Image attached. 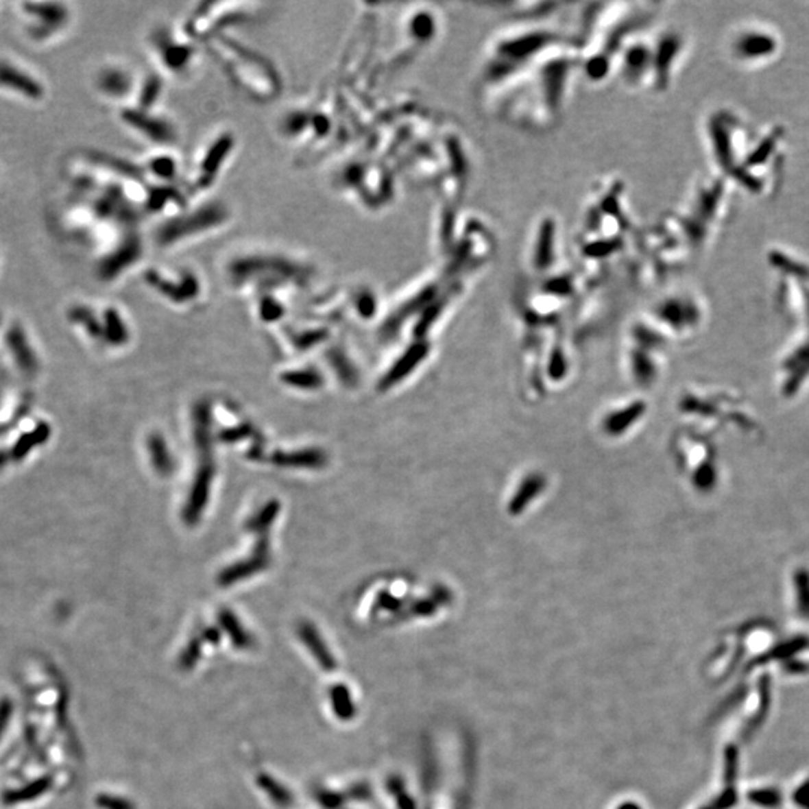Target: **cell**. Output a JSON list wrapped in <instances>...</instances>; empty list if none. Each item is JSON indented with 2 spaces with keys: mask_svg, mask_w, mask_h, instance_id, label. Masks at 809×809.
Instances as JSON below:
<instances>
[{
  "mask_svg": "<svg viewBox=\"0 0 809 809\" xmlns=\"http://www.w3.org/2000/svg\"><path fill=\"white\" fill-rule=\"evenodd\" d=\"M378 604L383 607V609H388V610H398L399 609V600L398 598H394L393 595H390L388 592H383L379 595V600Z\"/></svg>",
  "mask_w": 809,
  "mask_h": 809,
  "instance_id": "obj_34",
  "label": "cell"
},
{
  "mask_svg": "<svg viewBox=\"0 0 809 809\" xmlns=\"http://www.w3.org/2000/svg\"><path fill=\"white\" fill-rule=\"evenodd\" d=\"M200 653H201V643H200L198 638H193V640L188 646H186V649L182 653L180 666L183 668L193 667L200 658Z\"/></svg>",
  "mask_w": 809,
  "mask_h": 809,
  "instance_id": "obj_28",
  "label": "cell"
},
{
  "mask_svg": "<svg viewBox=\"0 0 809 809\" xmlns=\"http://www.w3.org/2000/svg\"><path fill=\"white\" fill-rule=\"evenodd\" d=\"M149 452L153 468L158 474L167 476L174 472V459L167 447L165 439L160 435H152L149 438Z\"/></svg>",
  "mask_w": 809,
  "mask_h": 809,
  "instance_id": "obj_14",
  "label": "cell"
},
{
  "mask_svg": "<svg viewBox=\"0 0 809 809\" xmlns=\"http://www.w3.org/2000/svg\"><path fill=\"white\" fill-rule=\"evenodd\" d=\"M210 424H212V412H210V404L207 402H201L193 411V438H195V445L200 450L201 455L210 457V448H212V433H210Z\"/></svg>",
  "mask_w": 809,
  "mask_h": 809,
  "instance_id": "obj_12",
  "label": "cell"
},
{
  "mask_svg": "<svg viewBox=\"0 0 809 809\" xmlns=\"http://www.w3.org/2000/svg\"><path fill=\"white\" fill-rule=\"evenodd\" d=\"M426 351H427V346L424 343H417L414 346H411L409 350L399 359V361L394 363V366L387 372V375L381 378V381H379V384H378L379 390L381 391L388 390V388H391L393 385L398 384L400 379L409 375L411 370L414 369L420 361H422Z\"/></svg>",
  "mask_w": 809,
  "mask_h": 809,
  "instance_id": "obj_9",
  "label": "cell"
},
{
  "mask_svg": "<svg viewBox=\"0 0 809 809\" xmlns=\"http://www.w3.org/2000/svg\"><path fill=\"white\" fill-rule=\"evenodd\" d=\"M730 58L745 68H762L781 56L782 38L775 27L762 21L743 23L727 39Z\"/></svg>",
  "mask_w": 809,
  "mask_h": 809,
  "instance_id": "obj_1",
  "label": "cell"
},
{
  "mask_svg": "<svg viewBox=\"0 0 809 809\" xmlns=\"http://www.w3.org/2000/svg\"><path fill=\"white\" fill-rule=\"evenodd\" d=\"M747 797L752 805L763 808V809H776V808H780L782 804L781 791L776 790V788H772V787L752 788L748 791Z\"/></svg>",
  "mask_w": 809,
  "mask_h": 809,
  "instance_id": "obj_20",
  "label": "cell"
},
{
  "mask_svg": "<svg viewBox=\"0 0 809 809\" xmlns=\"http://www.w3.org/2000/svg\"><path fill=\"white\" fill-rule=\"evenodd\" d=\"M98 806L102 809H135L129 800L110 795H101L98 797Z\"/></svg>",
  "mask_w": 809,
  "mask_h": 809,
  "instance_id": "obj_29",
  "label": "cell"
},
{
  "mask_svg": "<svg viewBox=\"0 0 809 809\" xmlns=\"http://www.w3.org/2000/svg\"><path fill=\"white\" fill-rule=\"evenodd\" d=\"M326 331H312V333H306L297 339L295 345L298 346V350H300V348L302 350H307L309 346L321 342L322 339H326Z\"/></svg>",
  "mask_w": 809,
  "mask_h": 809,
  "instance_id": "obj_30",
  "label": "cell"
},
{
  "mask_svg": "<svg viewBox=\"0 0 809 809\" xmlns=\"http://www.w3.org/2000/svg\"><path fill=\"white\" fill-rule=\"evenodd\" d=\"M614 69L628 87H649L652 77V40L629 39L620 48Z\"/></svg>",
  "mask_w": 809,
  "mask_h": 809,
  "instance_id": "obj_3",
  "label": "cell"
},
{
  "mask_svg": "<svg viewBox=\"0 0 809 809\" xmlns=\"http://www.w3.org/2000/svg\"><path fill=\"white\" fill-rule=\"evenodd\" d=\"M48 784H50V782H48L47 780L38 781L35 784H32V786L29 788H26V790H20V791L12 793V795L10 797H8L6 800H8V802H17V800L32 799V797H35V796H39L40 793L45 791V788L48 787Z\"/></svg>",
  "mask_w": 809,
  "mask_h": 809,
  "instance_id": "obj_27",
  "label": "cell"
},
{
  "mask_svg": "<svg viewBox=\"0 0 809 809\" xmlns=\"http://www.w3.org/2000/svg\"><path fill=\"white\" fill-rule=\"evenodd\" d=\"M282 315V309L279 307V304H274V303H269L265 302L261 307V317L265 321H273V319H278Z\"/></svg>",
  "mask_w": 809,
  "mask_h": 809,
  "instance_id": "obj_33",
  "label": "cell"
},
{
  "mask_svg": "<svg viewBox=\"0 0 809 809\" xmlns=\"http://www.w3.org/2000/svg\"><path fill=\"white\" fill-rule=\"evenodd\" d=\"M790 799L793 805L799 809H809V776L800 781L791 791Z\"/></svg>",
  "mask_w": 809,
  "mask_h": 809,
  "instance_id": "obj_25",
  "label": "cell"
},
{
  "mask_svg": "<svg viewBox=\"0 0 809 809\" xmlns=\"http://www.w3.org/2000/svg\"><path fill=\"white\" fill-rule=\"evenodd\" d=\"M269 538H267V533H264V535H260V540L256 541L254 556H250L241 562H236L226 566V568L219 574V577H217V583L221 586H230L237 583V581L249 579L255 576V574L261 572L269 566Z\"/></svg>",
  "mask_w": 809,
  "mask_h": 809,
  "instance_id": "obj_7",
  "label": "cell"
},
{
  "mask_svg": "<svg viewBox=\"0 0 809 809\" xmlns=\"http://www.w3.org/2000/svg\"><path fill=\"white\" fill-rule=\"evenodd\" d=\"M11 714H12L11 701L8 699L0 701V738H2L6 725H8V723H10Z\"/></svg>",
  "mask_w": 809,
  "mask_h": 809,
  "instance_id": "obj_32",
  "label": "cell"
},
{
  "mask_svg": "<svg viewBox=\"0 0 809 809\" xmlns=\"http://www.w3.org/2000/svg\"><path fill=\"white\" fill-rule=\"evenodd\" d=\"M0 83L17 92L26 93L30 98H39L40 93H43L38 83H35L29 75L23 74L21 71L10 67V64H0Z\"/></svg>",
  "mask_w": 809,
  "mask_h": 809,
  "instance_id": "obj_13",
  "label": "cell"
},
{
  "mask_svg": "<svg viewBox=\"0 0 809 809\" xmlns=\"http://www.w3.org/2000/svg\"><path fill=\"white\" fill-rule=\"evenodd\" d=\"M107 324L110 326L108 337L112 343H123L128 341V331L123 326V322H121V319L112 311L107 313Z\"/></svg>",
  "mask_w": 809,
  "mask_h": 809,
  "instance_id": "obj_24",
  "label": "cell"
},
{
  "mask_svg": "<svg viewBox=\"0 0 809 809\" xmlns=\"http://www.w3.org/2000/svg\"><path fill=\"white\" fill-rule=\"evenodd\" d=\"M202 636H204V640H208L212 643H219V640H221L219 631H217L216 628H208Z\"/></svg>",
  "mask_w": 809,
  "mask_h": 809,
  "instance_id": "obj_35",
  "label": "cell"
},
{
  "mask_svg": "<svg viewBox=\"0 0 809 809\" xmlns=\"http://www.w3.org/2000/svg\"><path fill=\"white\" fill-rule=\"evenodd\" d=\"M388 790H390L391 795L398 799L399 809H415L414 800H412L407 790H404L400 778H390V781H388Z\"/></svg>",
  "mask_w": 809,
  "mask_h": 809,
  "instance_id": "obj_23",
  "label": "cell"
},
{
  "mask_svg": "<svg viewBox=\"0 0 809 809\" xmlns=\"http://www.w3.org/2000/svg\"><path fill=\"white\" fill-rule=\"evenodd\" d=\"M298 637L302 638L304 646L309 649V652L313 655L315 660H317V662L322 668L331 671L337 667L333 655L327 649V644L324 643L318 631L315 629V627L311 625L309 622H302V624L298 625Z\"/></svg>",
  "mask_w": 809,
  "mask_h": 809,
  "instance_id": "obj_11",
  "label": "cell"
},
{
  "mask_svg": "<svg viewBox=\"0 0 809 809\" xmlns=\"http://www.w3.org/2000/svg\"><path fill=\"white\" fill-rule=\"evenodd\" d=\"M614 809H644V808L638 802H636V800H624V802H620L614 806Z\"/></svg>",
  "mask_w": 809,
  "mask_h": 809,
  "instance_id": "obj_36",
  "label": "cell"
},
{
  "mask_svg": "<svg viewBox=\"0 0 809 809\" xmlns=\"http://www.w3.org/2000/svg\"><path fill=\"white\" fill-rule=\"evenodd\" d=\"M769 675L758 676L757 682L740 694L738 699V714H739V734L742 738L751 736L757 728L762 725L771 710L772 701V685Z\"/></svg>",
  "mask_w": 809,
  "mask_h": 809,
  "instance_id": "obj_4",
  "label": "cell"
},
{
  "mask_svg": "<svg viewBox=\"0 0 809 809\" xmlns=\"http://www.w3.org/2000/svg\"><path fill=\"white\" fill-rule=\"evenodd\" d=\"M250 433H252V427H250L249 424H241V426H236V427H231V428H224V431L219 433V439L226 444H234V442L247 438Z\"/></svg>",
  "mask_w": 809,
  "mask_h": 809,
  "instance_id": "obj_26",
  "label": "cell"
},
{
  "mask_svg": "<svg viewBox=\"0 0 809 809\" xmlns=\"http://www.w3.org/2000/svg\"><path fill=\"white\" fill-rule=\"evenodd\" d=\"M280 379L289 387L303 388V390H317L324 384V378L313 369L285 372L282 374Z\"/></svg>",
  "mask_w": 809,
  "mask_h": 809,
  "instance_id": "obj_18",
  "label": "cell"
},
{
  "mask_svg": "<svg viewBox=\"0 0 809 809\" xmlns=\"http://www.w3.org/2000/svg\"><path fill=\"white\" fill-rule=\"evenodd\" d=\"M271 462L282 468H307L319 469L327 465V455L317 448H306L291 452L276 451L270 457Z\"/></svg>",
  "mask_w": 809,
  "mask_h": 809,
  "instance_id": "obj_10",
  "label": "cell"
},
{
  "mask_svg": "<svg viewBox=\"0 0 809 809\" xmlns=\"http://www.w3.org/2000/svg\"><path fill=\"white\" fill-rule=\"evenodd\" d=\"M557 258V225L553 217H546L537 226L531 243L529 264L533 270L546 271Z\"/></svg>",
  "mask_w": 809,
  "mask_h": 809,
  "instance_id": "obj_6",
  "label": "cell"
},
{
  "mask_svg": "<svg viewBox=\"0 0 809 809\" xmlns=\"http://www.w3.org/2000/svg\"><path fill=\"white\" fill-rule=\"evenodd\" d=\"M10 343L14 348H19V350H15V355H17V361L21 364L23 367H32L34 366V360H32V352L30 350H27V345L26 341H24L23 336L17 331H11L10 333Z\"/></svg>",
  "mask_w": 809,
  "mask_h": 809,
  "instance_id": "obj_22",
  "label": "cell"
},
{
  "mask_svg": "<svg viewBox=\"0 0 809 809\" xmlns=\"http://www.w3.org/2000/svg\"><path fill=\"white\" fill-rule=\"evenodd\" d=\"M219 622L221 627L226 631V634L230 636L232 644L236 646L237 649H249V647L254 644L252 637H250L247 631L241 627L239 619L236 618V614L231 610H221Z\"/></svg>",
  "mask_w": 809,
  "mask_h": 809,
  "instance_id": "obj_15",
  "label": "cell"
},
{
  "mask_svg": "<svg viewBox=\"0 0 809 809\" xmlns=\"http://www.w3.org/2000/svg\"><path fill=\"white\" fill-rule=\"evenodd\" d=\"M318 800H319V804L327 809H335V808H339L342 805V796L337 795V793L321 791V795L318 796Z\"/></svg>",
  "mask_w": 809,
  "mask_h": 809,
  "instance_id": "obj_31",
  "label": "cell"
},
{
  "mask_svg": "<svg viewBox=\"0 0 809 809\" xmlns=\"http://www.w3.org/2000/svg\"><path fill=\"white\" fill-rule=\"evenodd\" d=\"M258 784H260V787L271 797L274 805H279L282 808H288L293 805V796H291L279 782L270 778V776L260 775L258 776Z\"/></svg>",
  "mask_w": 809,
  "mask_h": 809,
  "instance_id": "obj_21",
  "label": "cell"
},
{
  "mask_svg": "<svg viewBox=\"0 0 809 809\" xmlns=\"http://www.w3.org/2000/svg\"><path fill=\"white\" fill-rule=\"evenodd\" d=\"M686 51V38L679 30L670 29L662 32L660 38L652 43V77L653 90H667L682 64Z\"/></svg>",
  "mask_w": 809,
  "mask_h": 809,
  "instance_id": "obj_2",
  "label": "cell"
},
{
  "mask_svg": "<svg viewBox=\"0 0 809 809\" xmlns=\"http://www.w3.org/2000/svg\"><path fill=\"white\" fill-rule=\"evenodd\" d=\"M279 509H280L279 500H270L269 504L263 507L260 511H258L254 517H250V519L246 522V529L249 532L264 535V533L269 531V528L273 524V522L276 520Z\"/></svg>",
  "mask_w": 809,
  "mask_h": 809,
  "instance_id": "obj_19",
  "label": "cell"
},
{
  "mask_svg": "<svg viewBox=\"0 0 809 809\" xmlns=\"http://www.w3.org/2000/svg\"><path fill=\"white\" fill-rule=\"evenodd\" d=\"M328 361L331 364V367L336 370V374L339 376V379L343 383V385L346 387H355L359 383V374L355 367L352 366V363L348 360L346 355L341 351V350H331L327 354Z\"/></svg>",
  "mask_w": 809,
  "mask_h": 809,
  "instance_id": "obj_17",
  "label": "cell"
},
{
  "mask_svg": "<svg viewBox=\"0 0 809 809\" xmlns=\"http://www.w3.org/2000/svg\"><path fill=\"white\" fill-rule=\"evenodd\" d=\"M330 701H331V708H333V712L337 715L339 719H342V721H350V719L355 715V706H354V701L351 699V692L345 685L339 684V685L331 688Z\"/></svg>",
  "mask_w": 809,
  "mask_h": 809,
  "instance_id": "obj_16",
  "label": "cell"
},
{
  "mask_svg": "<svg viewBox=\"0 0 809 809\" xmlns=\"http://www.w3.org/2000/svg\"><path fill=\"white\" fill-rule=\"evenodd\" d=\"M215 472L216 469L213 462L207 459L206 462L200 466L195 480L192 483L189 498L186 500V505L183 509V520L191 526L195 524L201 519V514L206 509Z\"/></svg>",
  "mask_w": 809,
  "mask_h": 809,
  "instance_id": "obj_8",
  "label": "cell"
},
{
  "mask_svg": "<svg viewBox=\"0 0 809 809\" xmlns=\"http://www.w3.org/2000/svg\"><path fill=\"white\" fill-rule=\"evenodd\" d=\"M739 751L736 745H728L723 752V772H721V788H718L716 795L706 800L705 805H700L697 809H734L739 800Z\"/></svg>",
  "mask_w": 809,
  "mask_h": 809,
  "instance_id": "obj_5",
  "label": "cell"
}]
</instances>
